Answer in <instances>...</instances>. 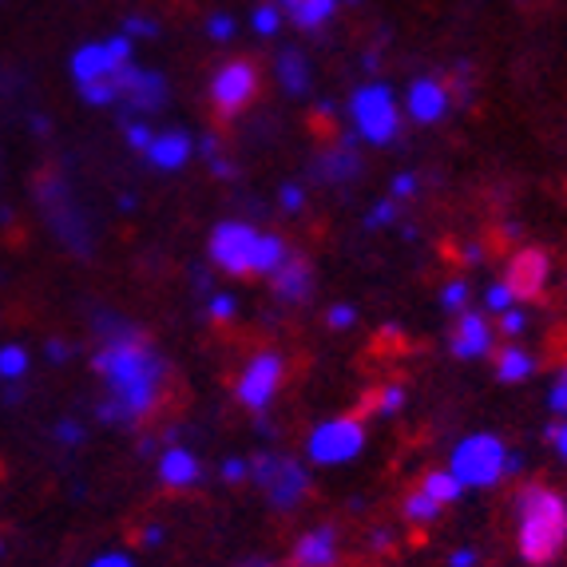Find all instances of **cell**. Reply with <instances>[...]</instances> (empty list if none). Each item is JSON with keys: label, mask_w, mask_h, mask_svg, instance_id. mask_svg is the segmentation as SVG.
Returning <instances> with one entry per match:
<instances>
[{"label": "cell", "mask_w": 567, "mask_h": 567, "mask_svg": "<svg viewBox=\"0 0 567 567\" xmlns=\"http://www.w3.org/2000/svg\"><path fill=\"white\" fill-rule=\"evenodd\" d=\"M92 330V373L104 385V398L95 401V421L107 429H123V433L143 429L167 401V358L143 326L112 310L95 313Z\"/></svg>", "instance_id": "cell-1"}, {"label": "cell", "mask_w": 567, "mask_h": 567, "mask_svg": "<svg viewBox=\"0 0 567 567\" xmlns=\"http://www.w3.org/2000/svg\"><path fill=\"white\" fill-rule=\"evenodd\" d=\"M516 556L528 567H551L567 551V496L544 481H524L512 492Z\"/></svg>", "instance_id": "cell-2"}, {"label": "cell", "mask_w": 567, "mask_h": 567, "mask_svg": "<svg viewBox=\"0 0 567 567\" xmlns=\"http://www.w3.org/2000/svg\"><path fill=\"white\" fill-rule=\"evenodd\" d=\"M346 123L358 135V143L369 147H393L405 127V107L389 84H361L346 104Z\"/></svg>", "instance_id": "cell-3"}, {"label": "cell", "mask_w": 567, "mask_h": 567, "mask_svg": "<svg viewBox=\"0 0 567 567\" xmlns=\"http://www.w3.org/2000/svg\"><path fill=\"white\" fill-rule=\"evenodd\" d=\"M508 441L496 433H468L449 453V473L464 484V492H488L508 481Z\"/></svg>", "instance_id": "cell-4"}, {"label": "cell", "mask_w": 567, "mask_h": 567, "mask_svg": "<svg viewBox=\"0 0 567 567\" xmlns=\"http://www.w3.org/2000/svg\"><path fill=\"white\" fill-rule=\"evenodd\" d=\"M250 484L262 492V501L275 512H293L313 492L310 464L293 461L278 449H262L250 456Z\"/></svg>", "instance_id": "cell-5"}, {"label": "cell", "mask_w": 567, "mask_h": 567, "mask_svg": "<svg viewBox=\"0 0 567 567\" xmlns=\"http://www.w3.org/2000/svg\"><path fill=\"white\" fill-rule=\"evenodd\" d=\"M369 445L365 421L358 413H341L330 416L322 425H313L306 436V464L313 468H341V464H353Z\"/></svg>", "instance_id": "cell-6"}, {"label": "cell", "mask_w": 567, "mask_h": 567, "mask_svg": "<svg viewBox=\"0 0 567 567\" xmlns=\"http://www.w3.org/2000/svg\"><path fill=\"white\" fill-rule=\"evenodd\" d=\"M286 385V358L278 350H255L235 378V401L250 416H266Z\"/></svg>", "instance_id": "cell-7"}, {"label": "cell", "mask_w": 567, "mask_h": 567, "mask_svg": "<svg viewBox=\"0 0 567 567\" xmlns=\"http://www.w3.org/2000/svg\"><path fill=\"white\" fill-rule=\"evenodd\" d=\"M258 87H262V72H258L255 60L235 56L223 68H215V76H210V87H207L215 120H223V123L238 120V115L258 100Z\"/></svg>", "instance_id": "cell-8"}, {"label": "cell", "mask_w": 567, "mask_h": 567, "mask_svg": "<svg viewBox=\"0 0 567 567\" xmlns=\"http://www.w3.org/2000/svg\"><path fill=\"white\" fill-rule=\"evenodd\" d=\"M262 230L255 223H243V218H227L218 223L207 238V258L215 270L230 278H250L255 275V246Z\"/></svg>", "instance_id": "cell-9"}, {"label": "cell", "mask_w": 567, "mask_h": 567, "mask_svg": "<svg viewBox=\"0 0 567 567\" xmlns=\"http://www.w3.org/2000/svg\"><path fill=\"white\" fill-rule=\"evenodd\" d=\"M132 52H135V40L123 37V32H115V37H107V40H92V44H80L76 52H72V60H68V72H72L76 87L100 84V80L120 76L123 68L135 64Z\"/></svg>", "instance_id": "cell-10"}, {"label": "cell", "mask_w": 567, "mask_h": 567, "mask_svg": "<svg viewBox=\"0 0 567 567\" xmlns=\"http://www.w3.org/2000/svg\"><path fill=\"white\" fill-rule=\"evenodd\" d=\"M167 104V80L152 68L127 64L120 72V120L140 123Z\"/></svg>", "instance_id": "cell-11"}, {"label": "cell", "mask_w": 567, "mask_h": 567, "mask_svg": "<svg viewBox=\"0 0 567 567\" xmlns=\"http://www.w3.org/2000/svg\"><path fill=\"white\" fill-rule=\"evenodd\" d=\"M551 278V258L544 246H520L504 266V282L516 293V302H536L539 293L548 290Z\"/></svg>", "instance_id": "cell-12"}, {"label": "cell", "mask_w": 567, "mask_h": 567, "mask_svg": "<svg viewBox=\"0 0 567 567\" xmlns=\"http://www.w3.org/2000/svg\"><path fill=\"white\" fill-rule=\"evenodd\" d=\"M405 115L421 127H433L441 123L449 112H453V87L449 80H436V76H416L413 84L405 87Z\"/></svg>", "instance_id": "cell-13"}, {"label": "cell", "mask_w": 567, "mask_h": 567, "mask_svg": "<svg viewBox=\"0 0 567 567\" xmlns=\"http://www.w3.org/2000/svg\"><path fill=\"white\" fill-rule=\"evenodd\" d=\"M496 350V330L484 313L476 310H464L456 313L453 330H449V353L456 361H481V358H492Z\"/></svg>", "instance_id": "cell-14"}, {"label": "cell", "mask_w": 567, "mask_h": 567, "mask_svg": "<svg viewBox=\"0 0 567 567\" xmlns=\"http://www.w3.org/2000/svg\"><path fill=\"white\" fill-rule=\"evenodd\" d=\"M341 532L333 524H313L290 544V567H341Z\"/></svg>", "instance_id": "cell-15"}, {"label": "cell", "mask_w": 567, "mask_h": 567, "mask_svg": "<svg viewBox=\"0 0 567 567\" xmlns=\"http://www.w3.org/2000/svg\"><path fill=\"white\" fill-rule=\"evenodd\" d=\"M155 476L167 492H190L203 484V461L175 441V445H163V453L155 456Z\"/></svg>", "instance_id": "cell-16"}, {"label": "cell", "mask_w": 567, "mask_h": 567, "mask_svg": "<svg viewBox=\"0 0 567 567\" xmlns=\"http://www.w3.org/2000/svg\"><path fill=\"white\" fill-rule=\"evenodd\" d=\"M361 171H365V163H361L358 155V135L346 127V132L338 135V143H333L330 152L318 155V163H313V175L322 183H330V187H341V183L358 179Z\"/></svg>", "instance_id": "cell-17"}, {"label": "cell", "mask_w": 567, "mask_h": 567, "mask_svg": "<svg viewBox=\"0 0 567 567\" xmlns=\"http://www.w3.org/2000/svg\"><path fill=\"white\" fill-rule=\"evenodd\" d=\"M270 290H275V298L282 306H306V302H310V293H313V266H310V258L293 250V255L286 258L282 270L270 278Z\"/></svg>", "instance_id": "cell-18"}, {"label": "cell", "mask_w": 567, "mask_h": 567, "mask_svg": "<svg viewBox=\"0 0 567 567\" xmlns=\"http://www.w3.org/2000/svg\"><path fill=\"white\" fill-rule=\"evenodd\" d=\"M147 163L159 171H183L190 159H195V140H190L183 127H163V132H155L152 147H147Z\"/></svg>", "instance_id": "cell-19"}, {"label": "cell", "mask_w": 567, "mask_h": 567, "mask_svg": "<svg viewBox=\"0 0 567 567\" xmlns=\"http://www.w3.org/2000/svg\"><path fill=\"white\" fill-rule=\"evenodd\" d=\"M278 9L298 32H322L333 24L341 0H278Z\"/></svg>", "instance_id": "cell-20"}, {"label": "cell", "mask_w": 567, "mask_h": 567, "mask_svg": "<svg viewBox=\"0 0 567 567\" xmlns=\"http://www.w3.org/2000/svg\"><path fill=\"white\" fill-rule=\"evenodd\" d=\"M492 369H496V381H504V385H524V381L536 378L539 358L532 350H524V346H516V341H508V346L492 350Z\"/></svg>", "instance_id": "cell-21"}, {"label": "cell", "mask_w": 567, "mask_h": 567, "mask_svg": "<svg viewBox=\"0 0 567 567\" xmlns=\"http://www.w3.org/2000/svg\"><path fill=\"white\" fill-rule=\"evenodd\" d=\"M275 76H278V84H282L286 95H310L313 72H310L306 52H298V48H282V52H278Z\"/></svg>", "instance_id": "cell-22"}, {"label": "cell", "mask_w": 567, "mask_h": 567, "mask_svg": "<svg viewBox=\"0 0 567 567\" xmlns=\"http://www.w3.org/2000/svg\"><path fill=\"white\" fill-rule=\"evenodd\" d=\"M290 255H293V246L286 243L282 235L262 230V235H258V246H255V278H275Z\"/></svg>", "instance_id": "cell-23"}, {"label": "cell", "mask_w": 567, "mask_h": 567, "mask_svg": "<svg viewBox=\"0 0 567 567\" xmlns=\"http://www.w3.org/2000/svg\"><path fill=\"white\" fill-rule=\"evenodd\" d=\"M416 488L425 492L429 501L441 504V508H453V504H461V496H464V484L449 473L445 464H441V468H425L421 481H416Z\"/></svg>", "instance_id": "cell-24"}, {"label": "cell", "mask_w": 567, "mask_h": 567, "mask_svg": "<svg viewBox=\"0 0 567 567\" xmlns=\"http://www.w3.org/2000/svg\"><path fill=\"white\" fill-rule=\"evenodd\" d=\"M441 504L429 501L421 488H409L405 496H401V520L409 524V528H433L436 520H441Z\"/></svg>", "instance_id": "cell-25"}, {"label": "cell", "mask_w": 567, "mask_h": 567, "mask_svg": "<svg viewBox=\"0 0 567 567\" xmlns=\"http://www.w3.org/2000/svg\"><path fill=\"white\" fill-rule=\"evenodd\" d=\"M29 369H32V353L24 346H17V341L0 346V385H20V381L29 378Z\"/></svg>", "instance_id": "cell-26"}, {"label": "cell", "mask_w": 567, "mask_h": 567, "mask_svg": "<svg viewBox=\"0 0 567 567\" xmlns=\"http://www.w3.org/2000/svg\"><path fill=\"white\" fill-rule=\"evenodd\" d=\"M405 401H409V389L401 385V381H389V385H381L378 393H373V413H381V416H398L401 409H405Z\"/></svg>", "instance_id": "cell-27"}, {"label": "cell", "mask_w": 567, "mask_h": 567, "mask_svg": "<svg viewBox=\"0 0 567 567\" xmlns=\"http://www.w3.org/2000/svg\"><path fill=\"white\" fill-rule=\"evenodd\" d=\"M80 100L87 107H120V76L100 80V84H84L80 87Z\"/></svg>", "instance_id": "cell-28"}, {"label": "cell", "mask_w": 567, "mask_h": 567, "mask_svg": "<svg viewBox=\"0 0 567 567\" xmlns=\"http://www.w3.org/2000/svg\"><path fill=\"white\" fill-rule=\"evenodd\" d=\"M516 293L508 290V282L504 278H496V282H488L484 286V310L488 313H508V310H516Z\"/></svg>", "instance_id": "cell-29"}, {"label": "cell", "mask_w": 567, "mask_h": 567, "mask_svg": "<svg viewBox=\"0 0 567 567\" xmlns=\"http://www.w3.org/2000/svg\"><path fill=\"white\" fill-rule=\"evenodd\" d=\"M250 24H255L258 37H275V32L282 29V9H278L275 0L255 4V12H250Z\"/></svg>", "instance_id": "cell-30"}, {"label": "cell", "mask_w": 567, "mask_h": 567, "mask_svg": "<svg viewBox=\"0 0 567 567\" xmlns=\"http://www.w3.org/2000/svg\"><path fill=\"white\" fill-rule=\"evenodd\" d=\"M52 436H56V445L80 449L87 441V425H84V421H76V416H64V421H56V425H52Z\"/></svg>", "instance_id": "cell-31"}, {"label": "cell", "mask_w": 567, "mask_h": 567, "mask_svg": "<svg viewBox=\"0 0 567 567\" xmlns=\"http://www.w3.org/2000/svg\"><path fill=\"white\" fill-rule=\"evenodd\" d=\"M468 298H473L468 282H464V278H453V282H445V290H441V310H445V313H464V310H468Z\"/></svg>", "instance_id": "cell-32"}, {"label": "cell", "mask_w": 567, "mask_h": 567, "mask_svg": "<svg viewBox=\"0 0 567 567\" xmlns=\"http://www.w3.org/2000/svg\"><path fill=\"white\" fill-rule=\"evenodd\" d=\"M548 409H551V416H556V421H564V416H567V365L559 369L556 378H551V385H548Z\"/></svg>", "instance_id": "cell-33"}, {"label": "cell", "mask_w": 567, "mask_h": 567, "mask_svg": "<svg viewBox=\"0 0 567 567\" xmlns=\"http://www.w3.org/2000/svg\"><path fill=\"white\" fill-rule=\"evenodd\" d=\"M238 313V298L235 293H210V302H207V318L210 322H230V318H235Z\"/></svg>", "instance_id": "cell-34"}, {"label": "cell", "mask_w": 567, "mask_h": 567, "mask_svg": "<svg viewBox=\"0 0 567 567\" xmlns=\"http://www.w3.org/2000/svg\"><path fill=\"white\" fill-rule=\"evenodd\" d=\"M398 548V532L393 528H369V536H365V551L369 556H389V551Z\"/></svg>", "instance_id": "cell-35"}, {"label": "cell", "mask_w": 567, "mask_h": 567, "mask_svg": "<svg viewBox=\"0 0 567 567\" xmlns=\"http://www.w3.org/2000/svg\"><path fill=\"white\" fill-rule=\"evenodd\" d=\"M123 37L155 40V37H159V24H155L152 17H123Z\"/></svg>", "instance_id": "cell-36"}, {"label": "cell", "mask_w": 567, "mask_h": 567, "mask_svg": "<svg viewBox=\"0 0 567 567\" xmlns=\"http://www.w3.org/2000/svg\"><path fill=\"white\" fill-rule=\"evenodd\" d=\"M218 476H223V484H246L250 481V461H246V456H227L223 468H218Z\"/></svg>", "instance_id": "cell-37"}, {"label": "cell", "mask_w": 567, "mask_h": 567, "mask_svg": "<svg viewBox=\"0 0 567 567\" xmlns=\"http://www.w3.org/2000/svg\"><path fill=\"white\" fill-rule=\"evenodd\" d=\"M398 218V203L393 199H381V203H373L369 207V215H365V230H378V227H389Z\"/></svg>", "instance_id": "cell-38"}, {"label": "cell", "mask_w": 567, "mask_h": 567, "mask_svg": "<svg viewBox=\"0 0 567 567\" xmlns=\"http://www.w3.org/2000/svg\"><path fill=\"white\" fill-rule=\"evenodd\" d=\"M123 135H127V143H132L135 152H147L152 147V140H155V127L152 123H123Z\"/></svg>", "instance_id": "cell-39"}, {"label": "cell", "mask_w": 567, "mask_h": 567, "mask_svg": "<svg viewBox=\"0 0 567 567\" xmlns=\"http://www.w3.org/2000/svg\"><path fill=\"white\" fill-rule=\"evenodd\" d=\"M416 190H421V179H416L413 171H401L398 179H393V187H389V199H393V203H405V199H413Z\"/></svg>", "instance_id": "cell-40"}, {"label": "cell", "mask_w": 567, "mask_h": 567, "mask_svg": "<svg viewBox=\"0 0 567 567\" xmlns=\"http://www.w3.org/2000/svg\"><path fill=\"white\" fill-rule=\"evenodd\" d=\"M87 567H140V564H135L132 551H123V548H107V551H100V556H95V559H87Z\"/></svg>", "instance_id": "cell-41"}, {"label": "cell", "mask_w": 567, "mask_h": 567, "mask_svg": "<svg viewBox=\"0 0 567 567\" xmlns=\"http://www.w3.org/2000/svg\"><path fill=\"white\" fill-rule=\"evenodd\" d=\"M501 333L504 338H520L524 330H528V313L520 310V306H516V310H508V313H501Z\"/></svg>", "instance_id": "cell-42"}, {"label": "cell", "mask_w": 567, "mask_h": 567, "mask_svg": "<svg viewBox=\"0 0 567 567\" xmlns=\"http://www.w3.org/2000/svg\"><path fill=\"white\" fill-rule=\"evenodd\" d=\"M278 203H282V210L298 215V210L306 207V187H302V183H286V187L278 190Z\"/></svg>", "instance_id": "cell-43"}, {"label": "cell", "mask_w": 567, "mask_h": 567, "mask_svg": "<svg viewBox=\"0 0 567 567\" xmlns=\"http://www.w3.org/2000/svg\"><path fill=\"white\" fill-rule=\"evenodd\" d=\"M353 322H358V310L346 306V302L330 306V313H326V326H330V330H350Z\"/></svg>", "instance_id": "cell-44"}, {"label": "cell", "mask_w": 567, "mask_h": 567, "mask_svg": "<svg viewBox=\"0 0 567 567\" xmlns=\"http://www.w3.org/2000/svg\"><path fill=\"white\" fill-rule=\"evenodd\" d=\"M207 37L218 40V44H223V40H230V37H235V17H227V12H215V17L207 20Z\"/></svg>", "instance_id": "cell-45"}, {"label": "cell", "mask_w": 567, "mask_h": 567, "mask_svg": "<svg viewBox=\"0 0 567 567\" xmlns=\"http://www.w3.org/2000/svg\"><path fill=\"white\" fill-rule=\"evenodd\" d=\"M544 436H548V445L556 449V456L567 464V416L564 421H551L548 429H544Z\"/></svg>", "instance_id": "cell-46"}, {"label": "cell", "mask_w": 567, "mask_h": 567, "mask_svg": "<svg viewBox=\"0 0 567 567\" xmlns=\"http://www.w3.org/2000/svg\"><path fill=\"white\" fill-rule=\"evenodd\" d=\"M310 123H313V132H330V127H333V104H330V100H322V104L313 107Z\"/></svg>", "instance_id": "cell-47"}, {"label": "cell", "mask_w": 567, "mask_h": 567, "mask_svg": "<svg viewBox=\"0 0 567 567\" xmlns=\"http://www.w3.org/2000/svg\"><path fill=\"white\" fill-rule=\"evenodd\" d=\"M476 564H481V551H476V548L449 551V567H476Z\"/></svg>", "instance_id": "cell-48"}, {"label": "cell", "mask_w": 567, "mask_h": 567, "mask_svg": "<svg viewBox=\"0 0 567 567\" xmlns=\"http://www.w3.org/2000/svg\"><path fill=\"white\" fill-rule=\"evenodd\" d=\"M163 539H167V532H163V524H147V528L140 532V544H143V548H159Z\"/></svg>", "instance_id": "cell-49"}, {"label": "cell", "mask_w": 567, "mask_h": 567, "mask_svg": "<svg viewBox=\"0 0 567 567\" xmlns=\"http://www.w3.org/2000/svg\"><path fill=\"white\" fill-rule=\"evenodd\" d=\"M207 167H210V175H215V179H235V163H230L227 155H215Z\"/></svg>", "instance_id": "cell-50"}, {"label": "cell", "mask_w": 567, "mask_h": 567, "mask_svg": "<svg viewBox=\"0 0 567 567\" xmlns=\"http://www.w3.org/2000/svg\"><path fill=\"white\" fill-rule=\"evenodd\" d=\"M68 353H72V350H68V346H64V341H60V338H52V341H48V346H44V358L52 361V365H64Z\"/></svg>", "instance_id": "cell-51"}, {"label": "cell", "mask_w": 567, "mask_h": 567, "mask_svg": "<svg viewBox=\"0 0 567 567\" xmlns=\"http://www.w3.org/2000/svg\"><path fill=\"white\" fill-rule=\"evenodd\" d=\"M235 567H290V564H278V559H270V556H250V559H238Z\"/></svg>", "instance_id": "cell-52"}, {"label": "cell", "mask_w": 567, "mask_h": 567, "mask_svg": "<svg viewBox=\"0 0 567 567\" xmlns=\"http://www.w3.org/2000/svg\"><path fill=\"white\" fill-rule=\"evenodd\" d=\"M481 258H484L481 246H464V262H481Z\"/></svg>", "instance_id": "cell-53"}, {"label": "cell", "mask_w": 567, "mask_h": 567, "mask_svg": "<svg viewBox=\"0 0 567 567\" xmlns=\"http://www.w3.org/2000/svg\"><path fill=\"white\" fill-rule=\"evenodd\" d=\"M350 4H353V0H350Z\"/></svg>", "instance_id": "cell-54"}]
</instances>
